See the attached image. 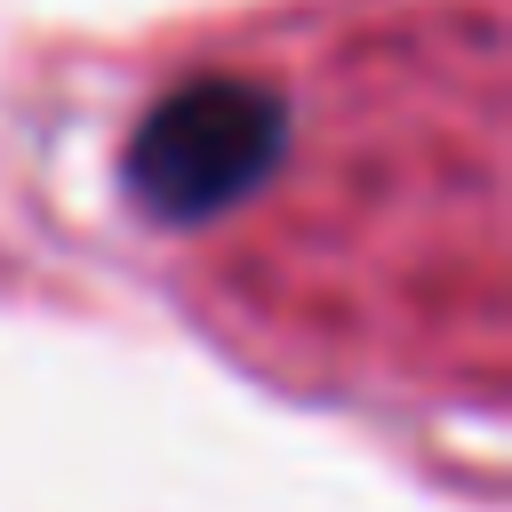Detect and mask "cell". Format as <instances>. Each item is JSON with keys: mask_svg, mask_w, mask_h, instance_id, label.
<instances>
[{"mask_svg": "<svg viewBox=\"0 0 512 512\" xmlns=\"http://www.w3.org/2000/svg\"><path fill=\"white\" fill-rule=\"evenodd\" d=\"M280 144H288L280 88L240 80V72H208V80L168 88L144 112V128L128 136V192L160 224H208L272 176Z\"/></svg>", "mask_w": 512, "mask_h": 512, "instance_id": "1", "label": "cell"}]
</instances>
